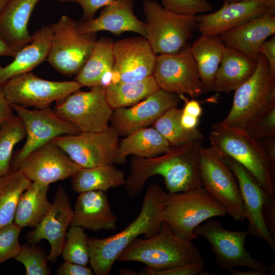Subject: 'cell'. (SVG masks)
Listing matches in <instances>:
<instances>
[{"label":"cell","mask_w":275,"mask_h":275,"mask_svg":"<svg viewBox=\"0 0 275 275\" xmlns=\"http://www.w3.org/2000/svg\"><path fill=\"white\" fill-rule=\"evenodd\" d=\"M203 141L172 147L168 151L155 157L134 156L130 173L124 184L128 196L132 199L138 196L147 180L155 175L163 178L166 188L170 193L201 187L198 166Z\"/></svg>","instance_id":"6da1fadb"},{"label":"cell","mask_w":275,"mask_h":275,"mask_svg":"<svg viewBox=\"0 0 275 275\" xmlns=\"http://www.w3.org/2000/svg\"><path fill=\"white\" fill-rule=\"evenodd\" d=\"M163 192L159 185L150 184L139 215L127 227L107 237L88 238L89 263L96 274H109L120 255L138 236L144 235L148 238L158 232L163 222Z\"/></svg>","instance_id":"7a4b0ae2"},{"label":"cell","mask_w":275,"mask_h":275,"mask_svg":"<svg viewBox=\"0 0 275 275\" xmlns=\"http://www.w3.org/2000/svg\"><path fill=\"white\" fill-rule=\"evenodd\" d=\"M209 138L212 147L239 163L255 179L265 194V205L274 206L275 163L257 141L245 130L228 126L222 121L212 126Z\"/></svg>","instance_id":"3957f363"},{"label":"cell","mask_w":275,"mask_h":275,"mask_svg":"<svg viewBox=\"0 0 275 275\" xmlns=\"http://www.w3.org/2000/svg\"><path fill=\"white\" fill-rule=\"evenodd\" d=\"M203 259L199 250L191 241L176 236L163 221L154 236L135 238L117 259L120 261H136L155 270H161Z\"/></svg>","instance_id":"277c9868"},{"label":"cell","mask_w":275,"mask_h":275,"mask_svg":"<svg viewBox=\"0 0 275 275\" xmlns=\"http://www.w3.org/2000/svg\"><path fill=\"white\" fill-rule=\"evenodd\" d=\"M225 208L201 186L162 195V216L173 233L189 241L197 239L194 229L207 219L225 217Z\"/></svg>","instance_id":"5b68a950"},{"label":"cell","mask_w":275,"mask_h":275,"mask_svg":"<svg viewBox=\"0 0 275 275\" xmlns=\"http://www.w3.org/2000/svg\"><path fill=\"white\" fill-rule=\"evenodd\" d=\"M143 5L145 38L155 54L175 53L188 46L198 29L196 16L170 10L155 1L145 0Z\"/></svg>","instance_id":"8992f818"},{"label":"cell","mask_w":275,"mask_h":275,"mask_svg":"<svg viewBox=\"0 0 275 275\" xmlns=\"http://www.w3.org/2000/svg\"><path fill=\"white\" fill-rule=\"evenodd\" d=\"M50 25L52 40L46 61L61 74L76 76L98 39L96 33L81 32L77 22L65 15Z\"/></svg>","instance_id":"52a82bcc"},{"label":"cell","mask_w":275,"mask_h":275,"mask_svg":"<svg viewBox=\"0 0 275 275\" xmlns=\"http://www.w3.org/2000/svg\"><path fill=\"white\" fill-rule=\"evenodd\" d=\"M275 103V77L265 57L260 54L253 75L235 90L232 107L222 122L245 130L250 121L268 105Z\"/></svg>","instance_id":"ba28073f"},{"label":"cell","mask_w":275,"mask_h":275,"mask_svg":"<svg viewBox=\"0 0 275 275\" xmlns=\"http://www.w3.org/2000/svg\"><path fill=\"white\" fill-rule=\"evenodd\" d=\"M201 186L236 221L245 219L237 180L222 155L211 146L202 147L199 160Z\"/></svg>","instance_id":"9c48e42d"},{"label":"cell","mask_w":275,"mask_h":275,"mask_svg":"<svg viewBox=\"0 0 275 275\" xmlns=\"http://www.w3.org/2000/svg\"><path fill=\"white\" fill-rule=\"evenodd\" d=\"M194 232L210 243L221 269L230 271L236 267L243 266L263 271L267 275L274 273V264L269 266L256 260L245 249L247 231H231L219 221L209 218L197 226Z\"/></svg>","instance_id":"30bf717a"},{"label":"cell","mask_w":275,"mask_h":275,"mask_svg":"<svg viewBox=\"0 0 275 275\" xmlns=\"http://www.w3.org/2000/svg\"><path fill=\"white\" fill-rule=\"evenodd\" d=\"M1 87L10 105L43 109L63 100L83 86L75 80L51 81L30 72L9 79Z\"/></svg>","instance_id":"8fae6325"},{"label":"cell","mask_w":275,"mask_h":275,"mask_svg":"<svg viewBox=\"0 0 275 275\" xmlns=\"http://www.w3.org/2000/svg\"><path fill=\"white\" fill-rule=\"evenodd\" d=\"M53 110L60 117L76 125L81 132L106 130L114 111L103 86L91 87L88 91L78 90L57 102Z\"/></svg>","instance_id":"7c38bea8"},{"label":"cell","mask_w":275,"mask_h":275,"mask_svg":"<svg viewBox=\"0 0 275 275\" xmlns=\"http://www.w3.org/2000/svg\"><path fill=\"white\" fill-rule=\"evenodd\" d=\"M11 106L22 121L26 138L21 149L12 156L11 171L18 170L27 155L54 138L81 132L76 125L60 117L50 107L31 110L16 105Z\"/></svg>","instance_id":"4fadbf2b"},{"label":"cell","mask_w":275,"mask_h":275,"mask_svg":"<svg viewBox=\"0 0 275 275\" xmlns=\"http://www.w3.org/2000/svg\"><path fill=\"white\" fill-rule=\"evenodd\" d=\"M119 134L111 125L100 132L66 134L52 141L82 168L116 163Z\"/></svg>","instance_id":"5bb4252c"},{"label":"cell","mask_w":275,"mask_h":275,"mask_svg":"<svg viewBox=\"0 0 275 275\" xmlns=\"http://www.w3.org/2000/svg\"><path fill=\"white\" fill-rule=\"evenodd\" d=\"M153 77L160 89L171 93L191 97L203 93L189 46L175 53L157 55Z\"/></svg>","instance_id":"9a60e30c"},{"label":"cell","mask_w":275,"mask_h":275,"mask_svg":"<svg viewBox=\"0 0 275 275\" xmlns=\"http://www.w3.org/2000/svg\"><path fill=\"white\" fill-rule=\"evenodd\" d=\"M112 82H130L153 76L157 54L143 37L124 38L113 44Z\"/></svg>","instance_id":"2e32d148"},{"label":"cell","mask_w":275,"mask_h":275,"mask_svg":"<svg viewBox=\"0 0 275 275\" xmlns=\"http://www.w3.org/2000/svg\"><path fill=\"white\" fill-rule=\"evenodd\" d=\"M81 168L51 140L27 155L18 170L32 182L49 185L71 177Z\"/></svg>","instance_id":"e0dca14e"},{"label":"cell","mask_w":275,"mask_h":275,"mask_svg":"<svg viewBox=\"0 0 275 275\" xmlns=\"http://www.w3.org/2000/svg\"><path fill=\"white\" fill-rule=\"evenodd\" d=\"M221 155L237 180L245 219L249 222L248 234L263 239L274 252L275 236L269 231L264 216L267 200L263 190L242 165L228 156Z\"/></svg>","instance_id":"ac0fdd59"},{"label":"cell","mask_w":275,"mask_h":275,"mask_svg":"<svg viewBox=\"0 0 275 275\" xmlns=\"http://www.w3.org/2000/svg\"><path fill=\"white\" fill-rule=\"evenodd\" d=\"M179 95L159 89L130 107L114 109L110 122L119 135L129 133L148 127L169 109L177 107Z\"/></svg>","instance_id":"d6986e66"},{"label":"cell","mask_w":275,"mask_h":275,"mask_svg":"<svg viewBox=\"0 0 275 275\" xmlns=\"http://www.w3.org/2000/svg\"><path fill=\"white\" fill-rule=\"evenodd\" d=\"M73 215L69 198L64 188L59 186L49 210L25 238L34 244L42 239L47 240L50 246L48 259L54 262L61 255Z\"/></svg>","instance_id":"ffe728a7"},{"label":"cell","mask_w":275,"mask_h":275,"mask_svg":"<svg viewBox=\"0 0 275 275\" xmlns=\"http://www.w3.org/2000/svg\"><path fill=\"white\" fill-rule=\"evenodd\" d=\"M274 9L275 0L224 3L223 6L215 12L196 15L197 30L202 36H218Z\"/></svg>","instance_id":"44dd1931"},{"label":"cell","mask_w":275,"mask_h":275,"mask_svg":"<svg viewBox=\"0 0 275 275\" xmlns=\"http://www.w3.org/2000/svg\"><path fill=\"white\" fill-rule=\"evenodd\" d=\"M82 33L108 31L115 35L131 32L146 38L145 22L139 19L133 9V0H114L104 6L99 15L93 19L77 22Z\"/></svg>","instance_id":"7402d4cb"},{"label":"cell","mask_w":275,"mask_h":275,"mask_svg":"<svg viewBox=\"0 0 275 275\" xmlns=\"http://www.w3.org/2000/svg\"><path fill=\"white\" fill-rule=\"evenodd\" d=\"M274 33L275 9L218 36L226 46L235 48L258 61L262 44Z\"/></svg>","instance_id":"603a6c76"},{"label":"cell","mask_w":275,"mask_h":275,"mask_svg":"<svg viewBox=\"0 0 275 275\" xmlns=\"http://www.w3.org/2000/svg\"><path fill=\"white\" fill-rule=\"evenodd\" d=\"M118 218L113 213L105 192L89 191L77 197L70 226L93 231L114 230Z\"/></svg>","instance_id":"cb8c5ba5"},{"label":"cell","mask_w":275,"mask_h":275,"mask_svg":"<svg viewBox=\"0 0 275 275\" xmlns=\"http://www.w3.org/2000/svg\"><path fill=\"white\" fill-rule=\"evenodd\" d=\"M40 0H8L0 12V35L15 52L29 44L32 13Z\"/></svg>","instance_id":"d4e9b609"},{"label":"cell","mask_w":275,"mask_h":275,"mask_svg":"<svg viewBox=\"0 0 275 275\" xmlns=\"http://www.w3.org/2000/svg\"><path fill=\"white\" fill-rule=\"evenodd\" d=\"M52 40L50 25L42 26L32 35V41L16 52L13 60L0 65V86L9 79L29 72L46 60Z\"/></svg>","instance_id":"484cf974"},{"label":"cell","mask_w":275,"mask_h":275,"mask_svg":"<svg viewBox=\"0 0 275 275\" xmlns=\"http://www.w3.org/2000/svg\"><path fill=\"white\" fill-rule=\"evenodd\" d=\"M257 66V61L226 46L211 91L228 93L235 91L253 75Z\"/></svg>","instance_id":"4316f807"},{"label":"cell","mask_w":275,"mask_h":275,"mask_svg":"<svg viewBox=\"0 0 275 275\" xmlns=\"http://www.w3.org/2000/svg\"><path fill=\"white\" fill-rule=\"evenodd\" d=\"M113 40L102 37L97 39L75 80L83 87H106L112 82L114 66Z\"/></svg>","instance_id":"83f0119b"},{"label":"cell","mask_w":275,"mask_h":275,"mask_svg":"<svg viewBox=\"0 0 275 275\" xmlns=\"http://www.w3.org/2000/svg\"><path fill=\"white\" fill-rule=\"evenodd\" d=\"M172 146L153 127H145L126 135L119 143L116 163L126 162V157L132 155L140 158L155 157L168 151Z\"/></svg>","instance_id":"f1b7e54d"},{"label":"cell","mask_w":275,"mask_h":275,"mask_svg":"<svg viewBox=\"0 0 275 275\" xmlns=\"http://www.w3.org/2000/svg\"><path fill=\"white\" fill-rule=\"evenodd\" d=\"M190 47L203 93L210 92L226 46L218 36L201 35Z\"/></svg>","instance_id":"f546056e"},{"label":"cell","mask_w":275,"mask_h":275,"mask_svg":"<svg viewBox=\"0 0 275 275\" xmlns=\"http://www.w3.org/2000/svg\"><path fill=\"white\" fill-rule=\"evenodd\" d=\"M49 185L32 182L19 199L14 223L23 229L35 227L49 210Z\"/></svg>","instance_id":"4dcf8cb0"},{"label":"cell","mask_w":275,"mask_h":275,"mask_svg":"<svg viewBox=\"0 0 275 275\" xmlns=\"http://www.w3.org/2000/svg\"><path fill=\"white\" fill-rule=\"evenodd\" d=\"M71 178L72 188L79 194L89 191L106 192L125 182L123 172L113 163L81 168Z\"/></svg>","instance_id":"1f68e13d"},{"label":"cell","mask_w":275,"mask_h":275,"mask_svg":"<svg viewBox=\"0 0 275 275\" xmlns=\"http://www.w3.org/2000/svg\"><path fill=\"white\" fill-rule=\"evenodd\" d=\"M105 88L107 101L113 109L131 106L160 89L153 76L130 82H112Z\"/></svg>","instance_id":"d6a6232c"},{"label":"cell","mask_w":275,"mask_h":275,"mask_svg":"<svg viewBox=\"0 0 275 275\" xmlns=\"http://www.w3.org/2000/svg\"><path fill=\"white\" fill-rule=\"evenodd\" d=\"M31 183L19 170L0 177V228L14 222L20 197Z\"/></svg>","instance_id":"836d02e7"},{"label":"cell","mask_w":275,"mask_h":275,"mask_svg":"<svg viewBox=\"0 0 275 275\" xmlns=\"http://www.w3.org/2000/svg\"><path fill=\"white\" fill-rule=\"evenodd\" d=\"M182 112V108L172 107L162 114L152 124V127L172 147L180 146L204 139L198 128L193 130H187L182 127L180 123Z\"/></svg>","instance_id":"e575fe53"},{"label":"cell","mask_w":275,"mask_h":275,"mask_svg":"<svg viewBox=\"0 0 275 275\" xmlns=\"http://www.w3.org/2000/svg\"><path fill=\"white\" fill-rule=\"evenodd\" d=\"M25 137V126L17 115H14L0 127V177L11 172L13 149Z\"/></svg>","instance_id":"d590c367"},{"label":"cell","mask_w":275,"mask_h":275,"mask_svg":"<svg viewBox=\"0 0 275 275\" xmlns=\"http://www.w3.org/2000/svg\"><path fill=\"white\" fill-rule=\"evenodd\" d=\"M88 238L84 228L70 226L61 255L64 261L87 266L90 262Z\"/></svg>","instance_id":"8d00e7d4"},{"label":"cell","mask_w":275,"mask_h":275,"mask_svg":"<svg viewBox=\"0 0 275 275\" xmlns=\"http://www.w3.org/2000/svg\"><path fill=\"white\" fill-rule=\"evenodd\" d=\"M15 259L25 267L26 275H49L48 255L43 248L36 245L22 246Z\"/></svg>","instance_id":"74e56055"},{"label":"cell","mask_w":275,"mask_h":275,"mask_svg":"<svg viewBox=\"0 0 275 275\" xmlns=\"http://www.w3.org/2000/svg\"><path fill=\"white\" fill-rule=\"evenodd\" d=\"M254 140L275 136V103L263 109L249 123L245 128Z\"/></svg>","instance_id":"f35d334b"},{"label":"cell","mask_w":275,"mask_h":275,"mask_svg":"<svg viewBox=\"0 0 275 275\" xmlns=\"http://www.w3.org/2000/svg\"><path fill=\"white\" fill-rule=\"evenodd\" d=\"M22 229L15 224L0 228V264L15 258L21 249L19 235Z\"/></svg>","instance_id":"ab89813d"},{"label":"cell","mask_w":275,"mask_h":275,"mask_svg":"<svg viewBox=\"0 0 275 275\" xmlns=\"http://www.w3.org/2000/svg\"><path fill=\"white\" fill-rule=\"evenodd\" d=\"M162 6L170 10L196 16L209 12L212 5L208 0H161Z\"/></svg>","instance_id":"60d3db41"},{"label":"cell","mask_w":275,"mask_h":275,"mask_svg":"<svg viewBox=\"0 0 275 275\" xmlns=\"http://www.w3.org/2000/svg\"><path fill=\"white\" fill-rule=\"evenodd\" d=\"M205 266L203 259L188 264L179 265L174 267L155 270L146 267L142 271V274L146 275H197L206 273L203 270Z\"/></svg>","instance_id":"b9f144b4"},{"label":"cell","mask_w":275,"mask_h":275,"mask_svg":"<svg viewBox=\"0 0 275 275\" xmlns=\"http://www.w3.org/2000/svg\"><path fill=\"white\" fill-rule=\"evenodd\" d=\"M61 3H73L80 5L82 9L81 20L93 19L97 11L114 0H56Z\"/></svg>","instance_id":"7bdbcfd3"},{"label":"cell","mask_w":275,"mask_h":275,"mask_svg":"<svg viewBox=\"0 0 275 275\" xmlns=\"http://www.w3.org/2000/svg\"><path fill=\"white\" fill-rule=\"evenodd\" d=\"M58 275H92V269L87 266L64 261L57 269Z\"/></svg>","instance_id":"ee69618b"},{"label":"cell","mask_w":275,"mask_h":275,"mask_svg":"<svg viewBox=\"0 0 275 275\" xmlns=\"http://www.w3.org/2000/svg\"><path fill=\"white\" fill-rule=\"evenodd\" d=\"M260 54L266 59L271 74L275 77V36L266 40L260 48Z\"/></svg>","instance_id":"f6af8a7d"},{"label":"cell","mask_w":275,"mask_h":275,"mask_svg":"<svg viewBox=\"0 0 275 275\" xmlns=\"http://www.w3.org/2000/svg\"><path fill=\"white\" fill-rule=\"evenodd\" d=\"M13 111L0 86V127L14 115Z\"/></svg>","instance_id":"bcb514c9"},{"label":"cell","mask_w":275,"mask_h":275,"mask_svg":"<svg viewBox=\"0 0 275 275\" xmlns=\"http://www.w3.org/2000/svg\"><path fill=\"white\" fill-rule=\"evenodd\" d=\"M182 112L200 118L202 113V108L198 101L191 99L185 101V104L182 108Z\"/></svg>","instance_id":"7dc6e473"},{"label":"cell","mask_w":275,"mask_h":275,"mask_svg":"<svg viewBox=\"0 0 275 275\" xmlns=\"http://www.w3.org/2000/svg\"><path fill=\"white\" fill-rule=\"evenodd\" d=\"M199 118L182 112L180 123L182 127L187 130H193L198 128Z\"/></svg>","instance_id":"c3c4849f"},{"label":"cell","mask_w":275,"mask_h":275,"mask_svg":"<svg viewBox=\"0 0 275 275\" xmlns=\"http://www.w3.org/2000/svg\"><path fill=\"white\" fill-rule=\"evenodd\" d=\"M265 139L263 142L264 146L259 144L270 160L275 163V136Z\"/></svg>","instance_id":"681fc988"},{"label":"cell","mask_w":275,"mask_h":275,"mask_svg":"<svg viewBox=\"0 0 275 275\" xmlns=\"http://www.w3.org/2000/svg\"><path fill=\"white\" fill-rule=\"evenodd\" d=\"M16 52L13 50L0 35V57H14Z\"/></svg>","instance_id":"f907efd6"},{"label":"cell","mask_w":275,"mask_h":275,"mask_svg":"<svg viewBox=\"0 0 275 275\" xmlns=\"http://www.w3.org/2000/svg\"><path fill=\"white\" fill-rule=\"evenodd\" d=\"M230 274L232 275H267L265 272L255 270L252 269L249 271H242L237 270L235 269H233L230 271Z\"/></svg>","instance_id":"816d5d0a"},{"label":"cell","mask_w":275,"mask_h":275,"mask_svg":"<svg viewBox=\"0 0 275 275\" xmlns=\"http://www.w3.org/2000/svg\"><path fill=\"white\" fill-rule=\"evenodd\" d=\"M120 274H138L134 270L128 269H123L120 270L119 272Z\"/></svg>","instance_id":"f5cc1de1"},{"label":"cell","mask_w":275,"mask_h":275,"mask_svg":"<svg viewBox=\"0 0 275 275\" xmlns=\"http://www.w3.org/2000/svg\"><path fill=\"white\" fill-rule=\"evenodd\" d=\"M8 0H0V12L3 9Z\"/></svg>","instance_id":"db71d44e"},{"label":"cell","mask_w":275,"mask_h":275,"mask_svg":"<svg viewBox=\"0 0 275 275\" xmlns=\"http://www.w3.org/2000/svg\"><path fill=\"white\" fill-rule=\"evenodd\" d=\"M246 0H224V3H231Z\"/></svg>","instance_id":"11a10c76"}]
</instances>
